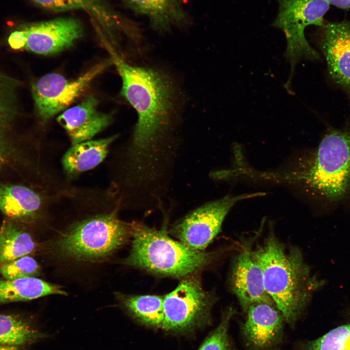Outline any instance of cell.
I'll list each match as a JSON object with an SVG mask.
<instances>
[{
  "instance_id": "obj_1",
  "label": "cell",
  "mask_w": 350,
  "mask_h": 350,
  "mask_svg": "<svg viewBox=\"0 0 350 350\" xmlns=\"http://www.w3.org/2000/svg\"><path fill=\"white\" fill-rule=\"evenodd\" d=\"M122 80L121 93L138 114L131 152L137 171L144 179L156 177L157 166L180 106L175 83L166 73L147 67L131 65L109 49Z\"/></svg>"
},
{
  "instance_id": "obj_2",
  "label": "cell",
  "mask_w": 350,
  "mask_h": 350,
  "mask_svg": "<svg viewBox=\"0 0 350 350\" xmlns=\"http://www.w3.org/2000/svg\"><path fill=\"white\" fill-rule=\"evenodd\" d=\"M252 253L262 269L267 294L286 323L294 327L322 282L312 274L298 248L287 247L272 233Z\"/></svg>"
},
{
  "instance_id": "obj_3",
  "label": "cell",
  "mask_w": 350,
  "mask_h": 350,
  "mask_svg": "<svg viewBox=\"0 0 350 350\" xmlns=\"http://www.w3.org/2000/svg\"><path fill=\"white\" fill-rule=\"evenodd\" d=\"M263 177L299 183L327 203L346 200L350 196V131L331 130L299 168L265 173Z\"/></svg>"
},
{
  "instance_id": "obj_4",
  "label": "cell",
  "mask_w": 350,
  "mask_h": 350,
  "mask_svg": "<svg viewBox=\"0 0 350 350\" xmlns=\"http://www.w3.org/2000/svg\"><path fill=\"white\" fill-rule=\"evenodd\" d=\"M132 225V245L124 262L153 274L187 277L206 267L212 254L193 249L169 237L163 228Z\"/></svg>"
},
{
  "instance_id": "obj_5",
  "label": "cell",
  "mask_w": 350,
  "mask_h": 350,
  "mask_svg": "<svg viewBox=\"0 0 350 350\" xmlns=\"http://www.w3.org/2000/svg\"><path fill=\"white\" fill-rule=\"evenodd\" d=\"M132 234V225L121 221L114 212L100 214L71 226L57 243L63 255L76 260L106 257Z\"/></svg>"
},
{
  "instance_id": "obj_6",
  "label": "cell",
  "mask_w": 350,
  "mask_h": 350,
  "mask_svg": "<svg viewBox=\"0 0 350 350\" xmlns=\"http://www.w3.org/2000/svg\"><path fill=\"white\" fill-rule=\"evenodd\" d=\"M277 0L279 11L272 25L281 29L285 35V57L290 64L291 70L284 88L292 93L291 81L297 63L302 58L315 60L320 57L307 41L305 28L310 25L322 26L330 4L327 0Z\"/></svg>"
},
{
  "instance_id": "obj_7",
  "label": "cell",
  "mask_w": 350,
  "mask_h": 350,
  "mask_svg": "<svg viewBox=\"0 0 350 350\" xmlns=\"http://www.w3.org/2000/svg\"><path fill=\"white\" fill-rule=\"evenodd\" d=\"M190 276L164 296L161 327L164 331L186 333L210 323L214 295L205 291L196 278Z\"/></svg>"
},
{
  "instance_id": "obj_8",
  "label": "cell",
  "mask_w": 350,
  "mask_h": 350,
  "mask_svg": "<svg viewBox=\"0 0 350 350\" xmlns=\"http://www.w3.org/2000/svg\"><path fill=\"white\" fill-rule=\"evenodd\" d=\"M263 192L227 195L208 202L176 222L171 229L180 242L197 250L203 251L221 230L223 222L238 202L263 195Z\"/></svg>"
},
{
  "instance_id": "obj_9",
  "label": "cell",
  "mask_w": 350,
  "mask_h": 350,
  "mask_svg": "<svg viewBox=\"0 0 350 350\" xmlns=\"http://www.w3.org/2000/svg\"><path fill=\"white\" fill-rule=\"evenodd\" d=\"M108 65L98 64L77 78L69 80L56 73L41 77L32 86V95L36 113L46 121L71 104L91 82Z\"/></svg>"
},
{
  "instance_id": "obj_10",
  "label": "cell",
  "mask_w": 350,
  "mask_h": 350,
  "mask_svg": "<svg viewBox=\"0 0 350 350\" xmlns=\"http://www.w3.org/2000/svg\"><path fill=\"white\" fill-rule=\"evenodd\" d=\"M241 326L245 350H281L284 342L285 318L275 305H251Z\"/></svg>"
},
{
  "instance_id": "obj_11",
  "label": "cell",
  "mask_w": 350,
  "mask_h": 350,
  "mask_svg": "<svg viewBox=\"0 0 350 350\" xmlns=\"http://www.w3.org/2000/svg\"><path fill=\"white\" fill-rule=\"evenodd\" d=\"M27 50L40 54H52L71 46L82 35L83 28L77 19L61 18L24 25Z\"/></svg>"
},
{
  "instance_id": "obj_12",
  "label": "cell",
  "mask_w": 350,
  "mask_h": 350,
  "mask_svg": "<svg viewBox=\"0 0 350 350\" xmlns=\"http://www.w3.org/2000/svg\"><path fill=\"white\" fill-rule=\"evenodd\" d=\"M320 27L318 44L329 74L350 100V21L326 22Z\"/></svg>"
},
{
  "instance_id": "obj_13",
  "label": "cell",
  "mask_w": 350,
  "mask_h": 350,
  "mask_svg": "<svg viewBox=\"0 0 350 350\" xmlns=\"http://www.w3.org/2000/svg\"><path fill=\"white\" fill-rule=\"evenodd\" d=\"M230 285L245 313L254 303L275 305L265 289L262 269L249 245H245L234 262Z\"/></svg>"
},
{
  "instance_id": "obj_14",
  "label": "cell",
  "mask_w": 350,
  "mask_h": 350,
  "mask_svg": "<svg viewBox=\"0 0 350 350\" xmlns=\"http://www.w3.org/2000/svg\"><path fill=\"white\" fill-rule=\"evenodd\" d=\"M98 105L95 97H88L57 118L68 134L71 145L90 140L111 122L112 116L98 111Z\"/></svg>"
},
{
  "instance_id": "obj_15",
  "label": "cell",
  "mask_w": 350,
  "mask_h": 350,
  "mask_svg": "<svg viewBox=\"0 0 350 350\" xmlns=\"http://www.w3.org/2000/svg\"><path fill=\"white\" fill-rule=\"evenodd\" d=\"M137 13L146 16L153 28L166 31L174 26H182L189 21L183 4L184 0H124Z\"/></svg>"
},
{
  "instance_id": "obj_16",
  "label": "cell",
  "mask_w": 350,
  "mask_h": 350,
  "mask_svg": "<svg viewBox=\"0 0 350 350\" xmlns=\"http://www.w3.org/2000/svg\"><path fill=\"white\" fill-rule=\"evenodd\" d=\"M117 137L115 135L72 145L62 158L65 172L69 176H74L96 167L105 158L109 146Z\"/></svg>"
},
{
  "instance_id": "obj_17",
  "label": "cell",
  "mask_w": 350,
  "mask_h": 350,
  "mask_svg": "<svg viewBox=\"0 0 350 350\" xmlns=\"http://www.w3.org/2000/svg\"><path fill=\"white\" fill-rule=\"evenodd\" d=\"M41 203L40 195L26 186H0V211L9 217L33 219L37 216Z\"/></svg>"
},
{
  "instance_id": "obj_18",
  "label": "cell",
  "mask_w": 350,
  "mask_h": 350,
  "mask_svg": "<svg viewBox=\"0 0 350 350\" xmlns=\"http://www.w3.org/2000/svg\"><path fill=\"white\" fill-rule=\"evenodd\" d=\"M52 294L66 293L59 286L34 277L0 279V303L28 301Z\"/></svg>"
},
{
  "instance_id": "obj_19",
  "label": "cell",
  "mask_w": 350,
  "mask_h": 350,
  "mask_svg": "<svg viewBox=\"0 0 350 350\" xmlns=\"http://www.w3.org/2000/svg\"><path fill=\"white\" fill-rule=\"evenodd\" d=\"M19 83L0 70V159L8 150V134L18 114Z\"/></svg>"
},
{
  "instance_id": "obj_20",
  "label": "cell",
  "mask_w": 350,
  "mask_h": 350,
  "mask_svg": "<svg viewBox=\"0 0 350 350\" xmlns=\"http://www.w3.org/2000/svg\"><path fill=\"white\" fill-rule=\"evenodd\" d=\"M119 297L123 307L138 322L148 327L161 328L163 296L120 294Z\"/></svg>"
},
{
  "instance_id": "obj_21",
  "label": "cell",
  "mask_w": 350,
  "mask_h": 350,
  "mask_svg": "<svg viewBox=\"0 0 350 350\" xmlns=\"http://www.w3.org/2000/svg\"><path fill=\"white\" fill-rule=\"evenodd\" d=\"M23 317L0 314V344L25 348L49 337Z\"/></svg>"
},
{
  "instance_id": "obj_22",
  "label": "cell",
  "mask_w": 350,
  "mask_h": 350,
  "mask_svg": "<svg viewBox=\"0 0 350 350\" xmlns=\"http://www.w3.org/2000/svg\"><path fill=\"white\" fill-rule=\"evenodd\" d=\"M36 244L31 235L9 221L0 228V265L33 252Z\"/></svg>"
},
{
  "instance_id": "obj_23",
  "label": "cell",
  "mask_w": 350,
  "mask_h": 350,
  "mask_svg": "<svg viewBox=\"0 0 350 350\" xmlns=\"http://www.w3.org/2000/svg\"><path fill=\"white\" fill-rule=\"evenodd\" d=\"M43 8L54 11L83 9L105 22V25H113L111 11L101 0H32ZM114 18V17H112Z\"/></svg>"
},
{
  "instance_id": "obj_24",
  "label": "cell",
  "mask_w": 350,
  "mask_h": 350,
  "mask_svg": "<svg viewBox=\"0 0 350 350\" xmlns=\"http://www.w3.org/2000/svg\"><path fill=\"white\" fill-rule=\"evenodd\" d=\"M296 350H350V324L338 326L315 340L298 342Z\"/></svg>"
},
{
  "instance_id": "obj_25",
  "label": "cell",
  "mask_w": 350,
  "mask_h": 350,
  "mask_svg": "<svg viewBox=\"0 0 350 350\" xmlns=\"http://www.w3.org/2000/svg\"><path fill=\"white\" fill-rule=\"evenodd\" d=\"M235 313L234 308H228L218 325L208 334L198 350H236L228 334L229 323Z\"/></svg>"
},
{
  "instance_id": "obj_26",
  "label": "cell",
  "mask_w": 350,
  "mask_h": 350,
  "mask_svg": "<svg viewBox=\"0 0 350 350\" xmlns=\"http://www.w3.org/2000/svg\"><path fill=\"white\" fill-rule=\"evenodd\" d=\"M39 271L36 261L27 255L0 265V274L7 280L34 277Z\"/></svg>"
},
{
  "instance_id": "obj_27",
  "label": "cell",
  "mask_w": 350,
  "mask_h": 350,
  "mask_svg": "<svg viewBox=\"0 0 350 350\" xmlns=\"http://www.w3.org/2000/svg\"><path fill=\"white\" fill-rule=\"evenodd\" d=\"M26 40L25 33L21 29L12 32L9 36L8 41L12 49L19 50L25 47Z\"/></svg>"
},
{
  "instance_id": "obj_28",
  "label": "cell",
  "mask_w": 350,
  "mask_h": 350,
  "mask_svg": "<svg viewBox=\"0 0 350 350\" xmlns=\"http://www.w3.org/2000/svg\"><path fill=\"white\" fill-rule=\"evenodd\" d=\"M330 4L341 9L350 8V0H327Z\"/></svg>"
},
{
  "instance_id": "obj_29",
  "label": "cell",
  "mask_w": 350,
  "mask_h": 350,
  "mask_svg": "<svg viewBox=\"0 0 350 350\" xmlns=\"http://www.w3.org/2000/svg\"><path fill=\"white\" fill-rule=\"evenodd\" d=\"M0 350H24V348L0 344Z\"/></svg>"
}]
</instances>
